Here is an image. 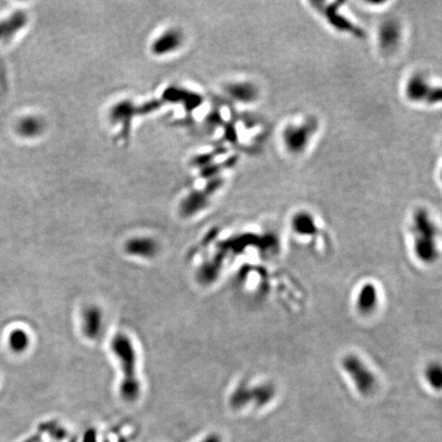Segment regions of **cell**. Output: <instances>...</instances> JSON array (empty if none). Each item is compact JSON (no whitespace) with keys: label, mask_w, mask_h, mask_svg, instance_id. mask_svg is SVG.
<instances>
[{"label":"cell","mask_w":442,"mask_h":442,"mask_svg":"<svg viewBox=\"0 0 442 442\" xmlns=\"http://www.w3.org/2000/svg\"><path fill=\"white\" fill-rule=\"evenodd\" d=\"M401 100L411 108L433 112L442 106V81L438 73L426 67L409 69L399 82Z\"/></svg>","instance_id":"obj_2"},{"label":"cell","mask_w":442,"mask_h":442,"mask_svg":"<svg viewBox=\"0 0 442 442\" xmlns=\"http://www.w3.org/2000/svg\"><path fill=\"white\" fill-rule=\"evenodd\" d=\"M344 366H345V369L347 373L351 376V378L353 377L354 383L356 384L355 386L361 393L368 394L369 392H371L374 387L375 378L372 373L365 367V365L359 361V359L354 356H348L345 359Z\"/></svg>","instance_id":"obj_8"},{"label":"cell","mask_w":442,"mask_h":442,"mask_svg":"<svg viewBox=\"0 0 442 442\" xmlns=\"http://www.w3.org/2000/svg\"><path fill=\"white\" fill-rule=\"evenodd\" d=\"M323 133L320 117L309 111H296L282 119L274 131L280 154L292 161H300L312 154Z\"/></svg>","instance_id":"obj_1"},{"label":"cell","mask_w":442,"mask_h":442,"mask_svg":"<svg viewBox=\"0 0 442 442\" xmlns=\"http://www.w3.org/2000/svg\"><path fill=\"white\" fill-rule=\"evenodd\" d=\"M389 12L377 22L371 39L378 58L393 62L400 59L407 51L411 31L410 25L403 17Z\"/></svg>","instance_id":"obj_4"},{"label":"cell","mask_w":442,"mask_h":442,"mask_svg":"<svg viewBox=\"0 0 442 442\" xmlns=\"http://www.w3.org/2000/svg\"><path fill=\"white\" fill-rule=\"evenodd\" d=\"M103 328V316L101 310L91 306L83 312V331L89 339H96Z\"/></svg>","instance_id":"obj_10"},{"label":"cell","mask_w":442,"mask_h":442,"mask_svg":"<svg viewBox=\"0 0 442 442\" xmlns=\"http://www.w3.org/2000/svg\"><path fill=\"white\" fill-rule=\"evenodd\" d=\"M409 230L416 253L423 260H432L437 254L439 225L432 211L423 205L416 206L409 219Z\"/></svg>","instance_id":"obj_5"},{"label":"cell","mask_w":442,"mask_h":442,"mask_svg":"<svg viewBox=\"0 0 442 442\" xmlns=\"http://www.w3.org/2000/svg\"><path fill=\"white\" fill-rule=\"evenodd\" d=\"M128 253L142 258L154 257L158 251L157 243L149 237L132 238L126 245Z\"/></svg>","instance_id":"obj_9"},{"label":"cell","mask_w":442,"mask_h":442,"mask_svg":"<svg viewBox=\"0 0 442 442\" xmlns=\"http://www.w3.org/2000/svg\"><path fill=\"white\" fill-rule=\"evenodd\" d=\"M112 350L120 359L124 380L121 385V395L127 401L135 400L139 395V385L136 379V357L132 342L126 335L118 334L112 340Z\"/></svg>","instance_id":"obj_6"},{"label":"cell","mask_w":442,"mask_h":442,"mask_svg":"<svg viewBox=\"0 0 442 442\" xmlns=\"http://www.w3.org/2000/svg\"><path fill=\"white\" fill-rule=\"evenodd\" d=\"M199 442H222V438L216 433H211L201 439Z\"/></svg>","instance_id":"obj_13"},{"label":"cell","mask_w":442,"mask_h":442,"mask_svg":"<svg viewBox=\"0 0 442 442\" xmlns=\"http://www.w3.org/2000/svg\"><path fill=\"white\" fill-rule=\"evenodd\" d=\"M223 91L239 110L256 111L264 97L262 83L252 76H242L229 80L224 85Z\"/></svg>","instance_id":"obj_7"},{"label":"cell","mask_w":442,"mask_h":442,"mask_svg":"<svg viewBox=\"0 0 442 442\" xmlns=\"http://www.w3.org/2000/svg\"><path fill=\"white\" fill-rule=\"evenodd\" d=\"M181 42V35L179 32L175 30H171L168 32H165L158 40L155 42L153 46V51L155 54H167L171 51H174L180 45Z\"/></svg>","instance_id":"obj_11"},{"label":"cell","mask_w":442,"mask_h":442,"mask_svg":"<svg viewBox=\"0 0 442 442\" xmlns=\"http://www.w3.org/2000/svg\"><path fill=\"white\" fill-rule=\"evenodd\" d=\"M13 345L17 348V349H23L26 345H27V337L26 335H24L23 333L17 332L12 339Z\"/></svg>","instance_id":"obj_12"},{"label":"cell","mask_w":442,"mask_h":442,"mask_svg":"<svg viewBox=\"0 0 442 442\" xmlns=\"http://www.w3.org/2000/svg\"><path fill=\"white\" fill-rule=\"evenodd\" d=\"M306 8L335 35L354 40H366L369 37L367 28L357 17L352 3L348 2H307Z\"/></svg>","instance_id":"obj_3"}]
</instances>
